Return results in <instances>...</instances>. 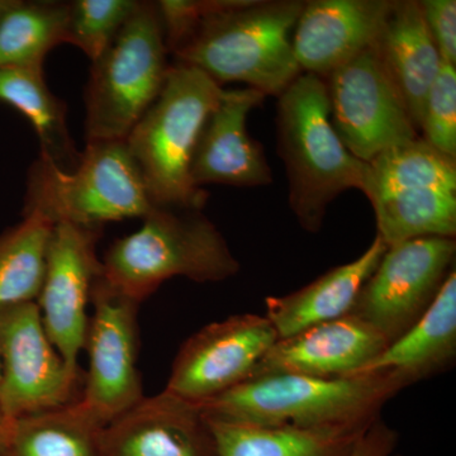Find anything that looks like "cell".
<instances>
[{
	"label": "cell",
	"instance_id": "cell-17",
	"mask_svg": "<svg viewBox=\"0 0 456 456\" xmlns=\"http://www.w3.org/2000/svg\"><path fill=\"white\" fill-rule=\"evenodd\" d=\"M392 0L305 2L294 27V57L301 70L325 79L373 46Z\"/></svg>",
	"mask_w": 456,
	"mask_h": 456
},
{
	"label": "cell",
	"instance_id": "cell-6",
	"mask_svg": "<svg viewBox=\"0 0 456 456\" xmlns=\"http://www.w3.org/2000/svg\"><path fill=\"white\" fill-rule=\"evenodd\" d=\"M25 198L23 215L90 228L145 218L156 208L125 141L86 142L79 165L70 171L40 156L29 169Z\"/></svg>",
	"mask_w": 456,
	"mask_h": 456
},
{
	"label": "cell",
	"instance_id": "cell-7",
	"mask_svg": "<svg viewBox=\"0 0 456 456\" xmlns=\"http://www.w3.org/2000/svg\"><path fill=\"white\" fill-rule=\"evenodd\" d=\"M362 193L378 235L392 246L421 237L456 236V164L417 137L367 163Z\"/></svg>",
	"mask_w": 456,
	"mask_h": 456
},
{
	"label": "cell",
	"instance_id": "cell-8",
	"mask_svg": "<svg viewBox=\"0 0 456 456\" xmlns=\"http://www.w3.org/2000/svg\"><path fill=\"white\" fill-rule=\"evenodd\" d=\"M156 2H141L92 62L86 89V142L126 141L160 94L170 66Z\"/></svg>",
	"mask_w": 456,
	"mask_h": 456
},
{
	"label": "cell",
	"instance_id": "cell-14",
	"mask_svg": "<svg viewBox=\"0 0 456 456\" xmlns=\"http://www.w3.org/2000/svg\"><path fill=\"white\" fill-rule=\"evenodd\" d=\"M99 236L101 228L64 222L53 226L37 298L45 331L75 377H79L77 358L88 334L93 284L102 274Z\"/></svg>",
	"mask_w": 456,
	"mask_h": 456
},
{
	"label": "cell",
	"instance_id": "cell-10",
	"mask_svg": "<svg viewBox=\"0 0 456 456\" xmlns=\"http://www.w3.org/2000/svg\"><path fill=\"white\" fill-rule=\"evenodd\" d=\"M338 139L365 163L419 136L373 46L325 77Z\"/></svg>",
	"mask_w": 456,
	"mask_h": 456
},
{
	"label": "cell",
	"instance_id": "cell-11",
	"mask_svg": "<svg viewBox=\"0 0 456 456\" xmlns=\"http://www.w3.org/2000/svg\"><path fill=\"white\" fill-rule=\"evenodd\" d=\"M86 347L89 369L77 402L106 426L143 397L137 370L139 303L117 292L99 275L93 284Z\"/></svg>",
	"mask_w": 456,
	"mask_h": 456
},
{
	"label": "cell",
	"instance_id": "cell-3",
	"mask_svg": "<svg viewBox=\"0 0 456 456\" xmlns=\"http://www.w3.org/2000/svg\"><path fill=\"white\" fill-rule=\"evenodd\" d=\"M278 98V152L287 170L289 206L303 230L316 233L336 198L362 191L367 163L338 139L325 79L301 74Z\"/></svg>",
	"mask_w": 456,
	"mask_h": 456
},
{
	"label": "cell",
	"instance_id": "cell-16",
	"mask_svg": "<svg viewBox=\"0 0 456 456\" xmlns=\"http://www.w3.org/2000/svg\"><path fill=\"white\" fill-rule=\"evenodd\" d=\"M102 441L104 456H218L200 407L165 389L104 426Z\"/></svg>",
	"mask_w": 456,
	"mask_h": 456
},
{
	"label": "cell",
	"instance_id": "cell-27",
	"mask_svg": "<svg viewBox=\"0 0 456 456\" xmlns=\"http://www.w3.org/2000/svg\"><path fill=\"white\" fill-rule=\"evenodd\" d=\"M140 0H75L69 12L68 40L97 60L140 7Z\"/></svg>",
	"mask_w": 456,
	"mask_h": 456
},
{
	"label": "cell",
	"instance_id": "cell-21",
	"mask_svg": "<svg viewBox=\"0 0 456 456\" xmlns=\"http://www.w3.org/2000/svg\"><path fill=\"white\" fill-rule=\"evenodd\" d=\"M456 359V272H450L424 316L359 374L395 371L408 383L452 369ZM358 375V374H356Z\"/></svg>",
	"mask_w": 456,
	"mask_h": 456
},
{
	"label": "cell",
	"instance_id": "cell-19",
	"mask_svg": "<svg viewBox=\"0 0 456 456\" xmlns=\"http://www.w3.org/2000/svg\"><path fill=\"white\" fill-rule=\"evenodd\" d=\"M374 49L419 131L428 90L443 64L419 2L392 0Z\"/></svg>",
	"mask_w": 456,
	"mask_h": 456
},
{
	"label": "cell",
	"instance_id": "cell-33",
	"mask_svg": "<svg viewBox=\"0 0 456 456\" xmlns=\"http://www.w3.org/2000/svg\"><path fill=\"white\" fill-rule=\"evenodd\" d=\"M14 0H0V18L4 16L5 12L13 4Z\"/></svg>",
	"mask_w": 456,
	"mask_h": 456
},
{
	"label": "cell",
	"instance_id": "cell-28",
	"mask_svg": "<svg viewBox=\"0 0 456 456\" xmlns=\"http://www.w3.org/2000/svg\"><path fill=\"white\" fill-rule=\"evenodd\" d=\"M422 139L437 151L456 158V68L441 64L428 90L421 126Z\"/></svg>",
	"mask_w": 456,
	"mask_h": 456
},
{
	"label": "cell",
	"instance_id": "cell-18",
	"mask_svg": "<svg viewBox=\"0 0 456 456\" xmlns=\"http://www.w3.org/2000/svg\"><path fill=\"white\" fill-rule=\"evenodd\" d=\"M387 346L382 335L350 314L278 338L250 379L275 374L350 377L359 374Z\"/></svg>",
	"mask_w": 456,
	"mask_h": 456
},
{
	"label": "cell",
	"instance_id": "cell-12",
	"mask_svg": "<svg viewBox=\"0 0 456 456\" xmlns=\"http://www.w3.org/2000/svg\"><path fill=\"white\" fill-rule=\"evenodd\" d=\"M77 382L45 331L37 302L0 310V406L12 419L71 403Z\"/></svg>",
	"mask_w": 456,
	"mask_h": 456
},
{
	"label": "cell",
	"instance_id": "cell-2",
	"mask_svg": "<svg viewBox=\"0 0 456 456\" xmlns=\"http://www.w3.org/2000/svg\"><path fill=\"white\" fill-rule=\"evenodd\" d=\"M305 2L239 0L198 27L173 55L218 84L244 83L279 97L302 74L292 36Z\"/></svg>",
	"mask_w": 456,
	"mask_h": 456
},
{
	"label": "cell",
	"instance_id": "cell-23",
	"mask_svg": "<svg viewBox=\"0 0 456 456\" xmlns=\"http://www.w3.org/2000/svg\"><path fill=\"white\" fill-rule=\"evenodd\" d=\"M0 102L31 122L41 146V158L65 171L75 169L82 152L69 132L66 104L45 82L44 68L0 69Z\"/></svg>",
	"mask_w": 456,
	"mask_h": 456
},
{
	"label": "cell",
	"instance_id": "cell-22",
	"mask_svg": "<svg viewBox=\"0 0 456 456\" xmlns=\"http://www.w3.org/2000/svg\"><path fill=\"white\" fill-rule=\"evenodd\" d=\"M207 419L218 456H350L356 441L371 425L302 428Z\"/></svg>",
	"mask_w": 456,
	"mask_h": 456
},
{
	"label": "cell",
	"instance_id": "cell-15",
	"mask_svg": "<svg viewBox=\"0 0 456 456\" xmlns=\"http://www.w3.org/2000/svg\"><path fill=\"white\" fill-rule=\"evenodd\" d=\"M265 95L253 88L224 89L204 123L191 165L194 187L224 184L237 188L265 187L273 174L263 146L248 134L246 122Z\"/></svg>",
	"mask_w": 456,
	"mask_h": 456
},
{
	"label": "cell",
	"instance_id": "cell-32",
	"mask_svg": "<svg viewBox=\"0 0 456 456\" xmlns=\"http://www.w3.org/2000/svg\"><path fill=\"white\" fill-rule=\"evenodd\" d=\"M14 419L4 412L0 406V456L4 455L8 448L9 440H11L12 431H13Z\"/></svg>",
	"mask_w": 456,
	"mask_h": 456
},
{
	"label": "cell",
	"instance_id": "cell-20",
	"mask_svg": "<svg viewBox=\"0 0 456 456\" xmlns=\"http://www.w3.org/2000/svg\"><path fill=\"white\" fill-rule=\"evenodd\" d=\"M388 246L379 236L355 260L336 266L316 281L285 296L265 298V316L278 338L305 331L350 314L362 287L377 269Z\"/></svg>",
	"mask_w": 456,
	"mask_h": 456
},
{
	"label": "cell",
	"instance_id": "cell-29",
	"mask_svg": "<svg viewBox=\"0 0 456 456\" xmlns=\"http://www.w3.org/2000/svg\"><path fill=\"white\" fill-rule=\"evenodd\" d=\"M239 0H161L156 2L165 44L169 53L179 49L207 18L233 7Z\"/></svg>",
	"mask_w": 456,
	"mask_h": 456
},
{
	"label": "cell",
	"instance_id": "cell-26",
	"mask_svg": "<svg viewBox=\"0 0 456 456\" xmlns=\"http://www.w3.org/2000/svg\"><path fill=\"white\" fill-rule=\"evenodd\" d=\"M53 226L37 213H27L20 224L0 233V310L37 302Z\"/></svg>",
	"mask_w": 456,
	"mask_h": 456
},
{
	"label": "cell",
	"instance_id": "cell-1",
	"mask_svg": "<svg viewBox=\"0 0 456 456\" xmlns=\"http://www.w3.org/2000/svg\"><path fill=\"white\" fill-rule=\"evenodd\" d=\"M407 387L410 383L395 371L338 378L265 375L198 406L209 419L236 424L350 428L373 424Z\"/></svg>",
	"mask_w": 456,
	"mask_h": 456
},
{
	"label": "cell",
	"instance_id": "cell-24",
	"mask_svg": "<svg viewBox=\"0 0 456 456\" xmlns=\"http://www.w3.org/2000/svg\"><path fill=\"white\" fill-rule=\"evenodd\" d=\"M103 428L75 399L65 406L14 419L3 456H104Z\"/></svg>",
	"mask_w": 456,
	"mask_h": 456
},
{
	"label": "cell",
	"instance_id": "cell-4",
	"mask_svg": "<svg viewBox=\"0 0 456 456\" xmlns=\"http://www.w3.org/2000/svg\"><path fill=\"white\" fill-rule=\"evenodd\" d=\"M142 220L102 260L101 277L132 301L140 305L171 278L218 283L240 272L226 240L200 209L156 207Z\"/></svg>",
	"mask_w": 456,
	"mask_h": 456
},
{
	"label": "cell",
	"instance_id": "cell-5",
	"mask_svg": "<svg viewBox=\"0 0 456 456\" xmlns=\"http://www.w3.org/2000/svg\"><path fill=\"white\" fill-rule=\"evenodd\" d=\"M224 88L193 66H170L160 94L125 142L156 207L202 209L207 194L194 187L191 165L207 118Z\"/></svg>",
	"mask_w": 456,
	"mask_h": 456
},
{
	"label": "cell",
	"instance_id": "cell-13",
	"mask_svg": "<svg viewBox=\"0 0 456 456\" xmlns=\"http://www.w3.org/2000/svg\"><path fill=\"white\" fill-rule=\"evenodd\" d=\"M278 341L265 316L233 314L204 326L180 347L165 391L202 404L250 379Z\"/></svg>",
	"mask_w": 456,
	"mask_h": 456
},
{
	"label": "cell",
	"instance_id": "cell-30",
	"mask_svg": "<svg viewBox=\"0 0 456 456\" xmlns=\"http://www.w3.org/2000/svg\"><path fill=\"white\" fill-rule=\"evenodd\" d=\"M419 5L441 60L446 64L456 65L455 0H424Z\"/></svg>",
	"mask_w": 456,
	"mask_h": 456
},
{
	"label": "cell",
	"instance_id": "cell-25",
	"mask_svg": "<svg viewBox=\"0 0 456 456\" xmlns=\"http://www.w3.org/2000/svg\"><path fill=\"white\" fill-rule=\"evenodd\" d=\"M68 2L14 0L0 18V69L44 68L45 57L68 40Z\"/></svg>",
	"mask_w": 456,
	"mask_h": 456
},
{
	"label": "cell",
	"instance_id": "cell-9",
	"mask_svg": "<svg viewBox=\"0 0 456 456\" xmlns=\"http://www.w3.org/2000/svg\"><path fill=\"white\" fill-rule=\"evenodd\" d=\"M455 239L446 237H421L389 246L351 314L392 344L428 310L455 268Z\"/></svg>",
	"mask_w": 456,
	"mask_h": 456
},
{
	"label": "cell",
	"instance_id": "cell-31",
	"mask_svg": "<svg viewBox=\"0 0 456 456\" xmlns=\"http://www.w3.org/2000/svg\"><path fill=\"white\" fill-rule=\"evenodd\" d=\"M350 456H402L398 432L379 417L359 437Z\"/></svg>",
	"mask_w": 456,
	"mask_h": 456
}]
</instances>
